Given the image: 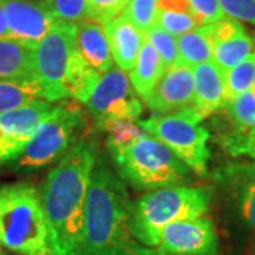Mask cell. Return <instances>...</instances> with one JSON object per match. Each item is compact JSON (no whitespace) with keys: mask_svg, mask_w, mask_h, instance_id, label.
Instances as JSON below:
<instances>
[{"mask_svg":"<svg viewBox=\"0 0 255 255\" xmlns=\"http://www.w3.org/2000/svg\"><path fill=\"white\" fill-rule=\"evenodd\" d=\"M132 207L125 184L98 156L84 207L78 255H152L132 231Z\"/></svg>","mask_w":255,"mask_h":255,"instance_id":"cell-1","label":"cell"},{"mask_svg":"<svg viewBox=\"0 0 255 255\" xmlns=\"http://www.w3.org/2000/svg\"><path fill=\"white\" fill-rule=\"evenodd\" d=\"M97 157L94 139L78 140L50 170L40 189L54 255H78L85 199Z\"/></svg>","mask_w":255,"mask_h":255,"instance_id":"cell-2","label":"cell"},{"mask_svg":"<svg viewBox=\"0 0 255 255\" xmlns=\"http://www.w3.org/2000/svg\"><path fill=\"white\" fill-rule=\"evenodd\" d=\"M105 129L110 132L107 146L115 170L133 189L157 190L190 180V169L133 121H119Z\"/></svg>","mask_w":255,"mask_h":255,"instance_id":"cell-3","label":"cell"},{"mask_svg":"<svg viewBox=\"0 0 255 255\" xmlns=\"http://www.w3.org/2000/svg\"><path fill=\"white\" fill-rule=\"evenodd\" d=\"M77 23L58 20L54 28L34 47V77L47 102L68 97L81 101L90 97L101 73L80 54L75 43Z\"/></svg>","mask_w":255,"mask_h":255,"instance_id":"cell-4","label":"cell"},{"mask_svg":"<svg viewBox=\"0 0 255 255\" xmlns=\"http://www.w3.org/2000/svg\"><path fill=\"white\" fill-rule=\"evenodd\" d=\"M0 247L17 255H54L36 186L26 182L0 186Z\"/></svg>","mask_w":255,"mask_h":255,"instance_id":"cell-5","label":"cell"},{"mask_svg":"<svg viewBox=\"0 0 255 255\" xmlns=\"http://www.w3.org/2000/svg\"><path fill=\"white\" fill-rule=\"evenodd\" d=\"M211 193L204 187L173 186L150 190L132 207V231L140 244L159 246L162 231L169 224L203 217L210 209Z\"/></svg>","mask_w":255,"mask_h":255,"instance_id":"cell-6","label":"cell"},{"mask_svg":"<svg viewBox=\"0 0 255 255\" xmlns=\"http://www.w3.org/2000/svg\"><path fill=\"white\" fill-rule=\"evenodd\" d=\"M203 119L191 107L137 121V125L167 146L191 172L206 176L209 172L210 133L201 124Z\"/></svg>","mask_w":255,"mask_h":255,"instance_id":"cell-7","label":"cell"},{"mask_svg":"<svg viewBox=\"0 0 255 255\" xmlns=\"http://www.w3.org/2000/svg\"><path fill=\"white\" fill-rule=\"evenodd\" d=\"M81 125V111L55 105L54 111L40 124L23 152L13 162L14 169L37 170L55 162L71 147Z\"/></svg>","mask_w":255,"mask_h":255,"instance_id":"cell-8","label":"cell"},{"mask_svg":"<svg viewBox=\"0 0 255 255\" xmlns=\"http://www.w3.org/2000/svg\"><path fill=\"white\" fill-rule=\"evenodd\" d=\"M84 105L104 129L119 121L135 122L143 112L142 102L129 77L117 65H112L107 73L101 74Z\"/></svg>","mask_w":255,"mask_h":255,"instance_id":"cell-9","label":"cell"},{"mask_svg":"<svg viewBox=\"0 0 255 255\" xmlns=\"http://www.w3.org/2000/svg\"><path fill=\"white\" fill-rule=\"evenodd\" d=\"M51 102L36 100L0 114V164L14 162L40 124L54 111Z\"/></svg>","mask_w":255,"mask_h":255,"instance_id":"cell-10","label":"cell"},{"mask_svg":"<svg viewBox=\"0 0 255 255\" xmlns=\"http://www.w3.org/2000/svg\"><path fill=\"white\" fill-rule=\"evenodd\" d=\"M156 251L172 255H219V237L213 221L203 216L169 224Z\"/></svg>","mask_w":255,"mask_h":255,"instance_id":"cell-11","label":"cell"},{"mask_svg":"<svg viewBox=\"0 0 255 255\" xmlns=\"http://www.w3.org/2000/svg\"><path fill=\"white\" fill-rule=\"evenodd\" d=\"M0 4L10 38L31 48L58 23L41 3L30 0H0Z\"/></svg>","mask_w":255,"mask_h":255,"instance_id":"cell-12","label":"cell"},{"mask_svg":"<svg viewBox=\"0 0 255 255\" xmlns=\"http://www.w3.org/2000/svg\"><path fill=\"white\" fill-rule=\"evenodd\" d=\"M213 47V61L223 71L243 63L254 51V40L233 17L224 16L219 21L204 24Z\"/></svg>","mask_w":255,"mask_h":255,"instance_id":"cell-13","label":"cell"},{"mask_svg":"<svg viewBox=\"0 0 255 255\" xmlns=\"http://www.w3.org/2000/svg\"><path fill=\"white\" fill-rule=\"evenodd\" d=\"M145 102L157 115L191 108L194 105L193 68L186 65L166 68L160 81Z\"/></svg>","mask_w":255,"mask_h":255,"instance_id":"cell-14","label":"cell"},{"mask_svg":"<svg viewBox=\"0 0 255 255\" xmlns=\"http://www.w3.org/2000/svg\"><path fill=\"white\" fill-rule=\"evenodd\" d=\"M217 180L230 191L247 227L255 236V163L228 164L217 172Z\"/></svg>","mask_w":255,"mask_h":255,"instance_id":"cell-15","label":"cell"},{"mask_svg":"<svg viewBox=\"0 0 255 255\" xmlns=\"http://www.w3.org/2000/svg\"><path fill=\"white\" fill-rule=\"evenodd\" d=\"M194 82V110L207 118L226 105L224 71L214 61L193 67Z\"/></svg>","mask_w":255,"mask_h":255,"instance_id":"cell-16","label":"cell"},{"mask_svg":"<svg viewBox=\"0 0 255 255\" xmlns=\"http://www.w3.org/2000/svg\"><path fill=\"white\" fill-rule=\"evenodd\" d=\"M114 63L122 71L129 73L136 63L145 36L124 14L104 24Z\"/></svg>","mask_w":255,"mask_h":255,"instance_id":"cell-17","label":"cell"},{"mask_svg":"<svg viewBox=\"0 0 255 255\" xmlns=\"http://www.w3.org/2000/svg\"><path fill=\"white\" fill-rule=\"evenodd\" d=\"M75 43L82 58L98 73H107L114 65L104 24L85 18L77 23Z\"/></svg>","mask_w":255,"mask_h":255,"instance_id":"cell-18","label":"cell"},{"mask_svg":"<svg viewBox=\"0 0 255 255\" xmlns=\"http://www.w3.org/2000/svg\"><path fill=\"white\" fill-rule=\"evenodd\" d=\"M164 70L166 67L160 55L157 54V51L152 47V44L145 40L140 47L136 63L133 65V68L128 73L129 81L132 84L137 97H140L145 101L155 90L157 82L160 81Z\"/></svg>","mask_w":255,"mask_h":255,"instance_id":"cell-19","label":"cell"},{"mask_svg":"<svg viewBox=\"0 0 255 255\" xmlns=\"http://www.w3.org/2000/svg\"><path fill=\"white\" fill-rule=\"evenodd\" d=\"M33 50L13 38H0V80L36 78Z\"/></svg>","mask_w":255,"mask_h":255,"instance_id":"cell-20","label":"cell"},{"mask_svg":"<svg viewBox=\"0 0 255 255\" xmlns=\"http://www.w3.org/2000/svg\"><path fill=\"white\" fill-rule=\"evenodd\" d=\"M36 100H44L41 87L36 78L0 80V114Z\"/></svg>","mask_w":255,"mask_h":255,"instance_id":"cell-21","label":"cell"},{"mask_svg":"<svg viewBox=\"0 0 255 255\" xmlns=\"http://www.w3.org/2000/svg\"><path fill=\"white\" fill-rule=\"evenodd\" d=\"M177 47L180 65L193 68L201 63L213 61V47L204 26L177 37Z\"/></svg>","mask_w":255,"mask_h":255,"instance_id":"cell-22","label":"cell"},{"mask_svg":"<svg viewBox=\"0 0 255 255\" xmlns=\"http://www.w3.org/2000/svg\"><path fill=\"white\" fill-rule=\"evenodd\" d=\"M226 102L253 90L255 84V57L253 54L243 63L224 71Z\"/></svg>","mask_w":255,"mask_h":255,"instance_id":"cell-23","label":"cell"},{"mask_svg":"<svg viewBox=\"0 0 255 255\" xmlns=\"http://www.w3.org/2000/svg\"><path fill=\"white\" fill-rule=\"evenodd\" d=\"M145 40H147L152 47L160 55L162 61L164 63V67H174L180 65L179 60V47H177V37L172 36L166 30L155 24L145 34Z\"/></svg>","mask_w":255,"mask_h":255,"instance_id":"cell-24","label":"cell"},{"mask_svg":"<svg viewBox=\"0 0 255 255\" xmlns=\"http://www.w3.org/2000/svg\"><path fill=\"white\" fill-rule=\"evenodd\" d=\"M156 24L174 37L182 36L201 26L193 11L186 10H157Z\"/></svg>","mask_w":255,"mask_h":255,"instance_id":"cell-25","label":"cell"},{"mask_svg":"<svg viewBox=\"0 0 255 255\" xmlns=\"http://www.w3.org/2000/svg\"><path fill=\"white\" fill-rule=\"evenodd\" d=\"M224 108L238 129H255V95L244 92L226 102Z\"/></svg>","mask_w":255,"mask_h":255,"instance_id":"cell-26","label":"cell"},{"mask_svg":"<svg viewBox=\"0 0 255 255\" xmlns=\"http://www.w3.org/2000/svg\"><path fill=\"white\" fill-rule=\"evenodd\" d=\"M145 36L157 20V0H129L122 13Z\"/></svg>","mask_w":255,"mask_h":255,"instance_id":"cell-27","label":"cell"},{"mask_svg":"<svg viewBox=\"0 0 255 255\" xmlns=\"http://www.w3.org/2000/svg\"><path fill=\"white\" fill-rule=\"evenodd\" d=\"M43 6L57 20L78 23L88 18V0H46Z\"/></svg>","mask_w":255,"mask_h":255,"instance_id":"cell-28","label":"cell"},{"mask_svg":"<svg viewBox=\"0 0 255 255\" xmlns=\"http://www.w3.org/2000/svg\"><path fill=\"white\" fill-rule=\"evenodd\" d=\"M223 146L230 155L248 156L255 160V129H238L223 139Z\"/></svg>","mask_w":255,"mask_h":255,"instance_id":"cell-29","label":"cell"},{"mask_svg":"<svg viewBox=\"0 0 255 255\" xmlns=\"http://www.w3.org/2000/svg\"><path fill=\"white\" fill-rule=\"evenodd\" d=\"M129 0H88V18L107 24L124 13Z\"/></svg>","mask_w":255,"mask_h":255,"instance_id":"cell-30","label":"cell"},{"mask_svg":"<svg viewBox=\"0 0 255 255\" xmlns=\"http://www.w3.org/2000/svg\"><path fill=\"white\" fill-rule=\"evenodd\" d=\"M220 6L228 17L255 24V0H219Z\"/></svg>","mask_w":255,"mask_h":255,"instance_id":"cell-31","label":"cell"},{"mask_svg":"<svg viewBox=\"0 0 255 255\" xmlns=\"http://www.w3.org/2000/svg\"><path fill=\"white\" fill-rule=\"evenodd\" d=\"M189 4L201 26L219 21L226 16L219 0H189Z\"/></svg>","mask_w":255,"mask_h":255,"instance_id":"cell-32","label":"cell"},{"mask_svg":"<svg viewBox=\"0 0 255 255\" xmlns=\"http://www.w3.org/2000/svg\"><path fill=\"white\" fill-rule=\"evenodd\" d=\"M0 38H10L9 30H7V24H6V20H4L1 4H0Z\"/></svg>","mask_w":255,"mask_h":255,"instance_id":"cell-33","label":"cell"},{"mask_svg":"<svg viewBox=\"0 0 255 255\" xmlns=\"http://www.w3.org/2000/svg\"><path fill=\"white\" fill-rule=\"evenodd\" d=\"M152 255H172V254H164V253H159V251H155Z\"/></svg>","mask_w":255,"mask_h":255,"instance_id":"cell-34","label":"cell"},{"mask_svg":"<svg viewBox=\"0 0 255 255\" xmlns=\"http://www.w3.org/2000/svg\"><path fill=\"white\" fill-rule=\"evenodd\" d=\"M30 1H36V3H41V4H43L46 0H30Z\"/></svg>","mask_w":255,"mask_h":255,"instance_id":"cell-35","label":"cell"},{"mask_svg":"<svg viewBox=\"0 0 255 255\" xmlns=\"http://www.w3.org/2000/svg\"><path fill=\"white\" fill-rule=\"evenodd\" d=\"M0 255H7V254H6V251H4V250H3L1 247H0Z\"/></svg>","mask_w":255,"mask_h":255,"instance_id":"cell-36","label":"cell"},{"mask_svg":"<svg viewBox=\"0 0 255 255\" xmlns=\"http://www.w3.org/2000/svg\"><path fill=\"white\" fill-rule=\"evenodd\" d=\"M251 92L255 95V84H254V87H253V90H251Z\"/></svg>","mask_w":255,"mask_h":255,"instance_id":"cell-37","label":"cell"},{"mask_svg":"<svg viewBox=\"0 0 255 255\" xmlns=\"http://www.w3.org/2000/svg\"><path fill=\"white\" fill-rule=\"evenodd\" d=\"M253 55H254V57H255V47H254V51H253Z\"/></svg>","mask_w":255,"mask_h":255,"instance_id":"cell-38","label":"cell"}]
</instances>
